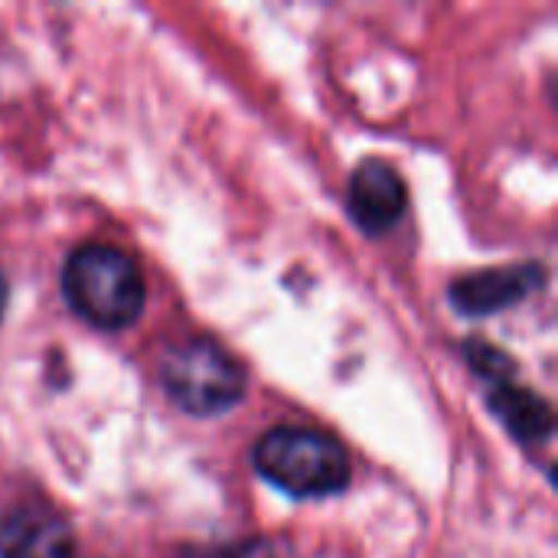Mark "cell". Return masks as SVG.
Returning a JSON list of instances; mask_svg holds the SVG:
<instances>
[{
  "instance_id": "9c48e42d",
  "label": "cell",
  "mask_w": 558,
  "mask_h": 558,
  "mask_svg": "<svg viewBox=\"0 0 558 558\" xmlns=\"http://www.w3.org/2000/svg\"><path fill=\"white\" fill-rule=\"evenodd\" d=\"M3 307H7V278L0 271V317H3Z\"/></svg>"
},
{
  "instance_id": "277c9868",
  "label": "cell",
  "mask_w": 558,
  "mask_h": 558,
  "mask_svg": "<svg viewBox=\"0 0 558 558\" xmlns=\"http://www.w3.org/2000/svg\"><path fill=\"white\" fill-rule=\"evenodd\" d=\"M405 203H409V193L392 163L369 157L353 170L350 190H347V209L363 232L369 235L389 232L405 216Z\"/></svg>"
},
{
  "instance_id": "5b68a950",
  "label": "cell",
  "mask_w": 558,
  "mask_h": 558,
  "mask_svg": "<svg viewBox=\"0 0 558 558\" xmlns=\"http://www.w3.org/2000/svg\"><path fill=\"white\" fill-rule=\"evenodd\" d=\"M0 558H75V536L49 507L23 504L0 517Z\"/></svg>"
},
{
  "instance_id": "ba28073f",
  "label": "cell",
  "mask_w": 558,
  "mask_h": 558,
  "mask_svg": "<svg viewBox=\"0 0 558 558\" xmlns=\"http://www.w3.org/2000/svg\"><path fill=\"white\" fill-rule=\"evenodd\" d=\"M209 558H268V549L265 546H235V549H226L222 556L216 553Z\"/></svg>"
},
{
  "instance_id": "6da1fadb",
  "label": "cell",
  "mask_w": 558,
  "mask_h": 558,
  "mask_svg": "<svg viewBox=\"0 0 558 558\" xmlns=\"http://www.w3.org/2000/svg\"><path fill=\"white\" fill-rule=\"evenodd\" d=\"M69 307L98 330H124L144 311V278L131 255L111 245H82L62 268Z\"/></svg>"
},
{
  "instance_id": "7a4b0ae2",
  "label": "cell",
  "mask_w": 558,
  "mask_h": 558,
  "mask_svg": "<svg viewBox=\"0 0 558 558\" xmlns=\"http://www.w3.org/2000/svg\"><path fill=\"white\" fill-rule=\"evenodd\" d=\"M255 471L298 500L333 497L350 484V458L343 445L317 428L278 425L255 445Z\"/></svg>"
},
{
  "instance_id": "8992f818",
  "label": "cell",
  "mask_w": 558,
  "mask_h": 558,
  "mask_svg": "<svg viewBox=\"0 0 558 558\" xmlns=\"http://www.w3.org/2000/svg\"><path fill=\"white\" fill-rule=\"evenodd\" d=\"M539 265H513V268H487L474 271L451 284V304L468 317H487L504 307L520 304L543 284Z\"/></svg>"
},
{
  "instance_id": "3957f363",
  "label": "cell",
  "mask_w": 558,
  "mask_h": 558,
  "mask_svg": "<svg viewBox=\"0 0 558 558\" xmlns=\"http://www.w3.org/2000/svg\"><path fill=\"white\" fill-rule=\"evenodd\" d=\"M167 396L196 418H213L235 409L245 396L242 363L213 340H183L160 363Z\"/></svg>"
},
{
  "instance_id": "52a82bcc",
  "label": "cell",
  "mask_w": 558,
  "mask_h": 558,
  "mask_svg": "<svg viewBox=\"0 0 558 558\" xmlns=\"http://www.w3.org/2000/svg\"><path fill=\"white\" fill-rule=\"evenodd\" d=\"M487 386H490V409L520 441L539 445L553 435V409L546 399L513 386L510 379H497Z\"/></svg>"
}]
</instances>
